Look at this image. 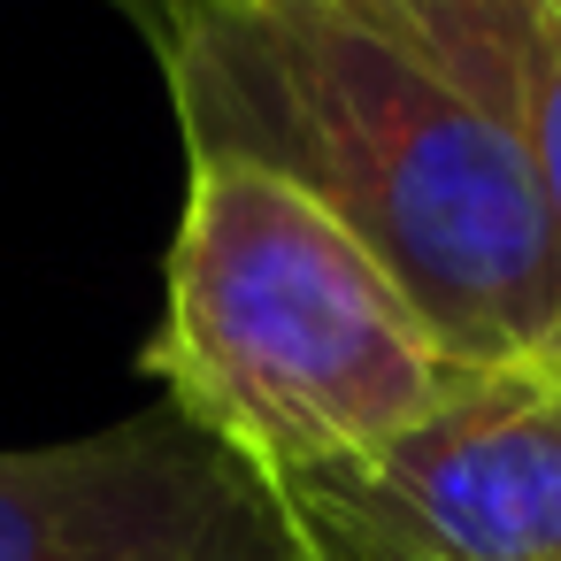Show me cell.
<instances>
[{
	"label": "cell",
	"mask_w": 561,
	"mask_h": 561,
	"mask_svg": "<svg viewBox=\"0 0 561 561\" xmlns=\"http://www.w3.org/2000/svg\"><path fill=\"white\" fill-rule=\"evenodd\" d=\"M553 354H561V339H553Z\"/></svg>",
	"instance_id": "obj_7"
},
{
	"label": "cell",
	"mask_w": 561,
	"mask_h": 561,
	"mask_svg": "<svg viewBox=\"0 0 561 561\" xmlns=\"http://www.w3.org/2000/svg\"><path fill=\"white\" fill-rule=\"evenodd\" d=\"M530 0H154L193 162H254L331 208L454 362L561 339V239L523 147Z\"/></svg>",
	"instance_id": "obj_1"
},
{
	"label": "cell",
	"mask_w": 561,
	"mask_h": 561,
	"mask_svg": "<svg viewBox=\"0 0 561 561\" xmlns=\"http://www.w3.org/2000/svg\"><path fill=\"white\" fill-rule=\"evenodd\" d=\"M154 9V0H147ZM216 9H293V0H216Z\"/></svg>",
	"instance_id": "obj_6"
},
{
	"label": "cell",
	"mask_w": 561,
	"mask_h": 561,
	"mask_svg": "<svg viewBox=\"0 0 561 561\" xmlns=\"http://www.w3.org/2000/svg\"><path fill=\"white\" fill-rule=\"evenodd\" d=\"M0 561H323L277 477L170 400L55 446H0Z\"/></svg>",
	"instance_id": "obj_4"
},
{
	"label": "cell",
	"mask_w": 561,
	"mask_h": 561,
	"mask_svg": "<svg viewBox=\"0 0 561 561\" xmlns=\"http://www.w3.org/2000/svg\"><path fill=\"white\" fill-rule=\"evenodd\" d=\"M523 147L561 239V0H530L523 9Z\"/></svg>",
	"instance_id": "obj_5"
},
{
	"label": "cell",
	"mask_w": 561,
	"mask_h": 561,
	"mask_svg": "<svg viewBox=\"0 0 561 561\" xmlns=\"http://www.w3.org/2000/svg\"><path fill=\"white\" fill-rule=\"evenodd\" d=\"M285 500L323 561H561V354L469 369L415 431Z\"/></svg>",
	"instance_id": "obj_3"
},
{
	"label": "cell",
	"mask_w": 561,
	"mask_h": 561,
	"mask_svg": "<svg viewBox=\"0 0 561 561\" xmlns=\"http://www.w3.org/2000/svg\"><path fill=\"white\" fill-rule=\"evenodd\" d=\"M147 377L178 415L293 484L415 431L469 362L300 185L254 162H193Z\"/></svg>",
	"instance_id": "obj_2"
}]
</instances>
